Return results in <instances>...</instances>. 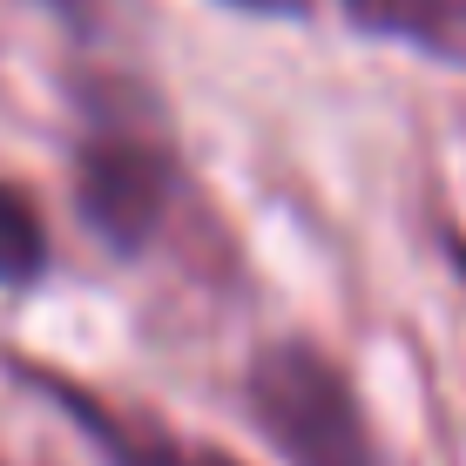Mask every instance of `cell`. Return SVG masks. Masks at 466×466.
Listing matches in <instances>:
<instances>
[{
  "mask_svg": "<svg viewBox=\"0 0 466 466\" xmlns=\"http://www.w3.org/2000/svg\"><path fill=\"white\" fill-rule=\"evenodd\" d=\"M250 420L291 466H385L372 420H365L339 359L304 339H278L250 359L244 379Z\"/></svg>",
  "mask_w": 466,
  "mask_h": 466,
  "instance_id": "obj_1",
  "label": "cell"
},
{
  "mask_svg": "<svg viewBox=\"0 0 466 466\" xmlns=\"http://www.w3.org/2000/svg\"><path fill=\"white\" fill-rule=\"evenodd\" d=\"M47 7H61V14H68V21H95V14H102L108 0H47Z\"/></svg>",
  "mask_w": 466,
  "mask_h": 466,
  "instance_id": "obj_6",
  "label": "cell"
},
{
  "mask_svg": "<svg viewBox=\"0 0 466 466\" xmlns=\"http://www.w3.org/2000/svg\"><path fill=\"white\" fill-rule=\"evenodd\" d=\"M237 7H257V14H291V7H304V0H237Z\"/></svg>",
  "mask_w": 466,
  "mask_h": 466,
  "instance_id": "obj_7",
  "label": "cell"
},
{
  "mask_svg": "<svg viewBox=\"0 0 466 466\" xmlns=\"http://www.w3.org/2000/svg\"><path fill=\"white\" fill-rule=\"evenodd\" d=\"M345 14L379 41L466 68V0H345Z\"/></svg>",
  "mask_w": 466,
  "mask_h": 466,
  "instance_id": "obj_4",
  "label": "cell"
},
{
  "mask_svg": "<svg viewBox=\"0 0 466 466\" xmlns=\"http://www.w3.org/2000/svg\"><path fill=\"white\" fill-rule=\"evenodd\" d=\"M47 270V223L27 189L0 176V284H35Z\"/></svg>",
  "mask_w": 466,
  "mask_h": 466,
  "instance_id": "obj_5",
  "label": "cell"
},
{
  "mask_svg": "<svg viewBox=\"0 0 466 466\" xmlns=\"http://www.w3.org/2000/svg\"><path fill=\"white\" fill-rule=\"evenodd\" d=\"M176 197V163L163 136L142 122H95L75 149V203H82L88 230L116 250H142L169 223Z\"/></svg>",
  "mask_w": 466,
  "mask_h": 466,
  "instance_id": "obj_2",
  "label": "cell"
},
{
  "mask_svg": "<svg viewBox=\"0 0 466 466\" xmlns=\"http://www.w3.org/2000/svg\"><path fill=\"white\" fill-rule=\"evenodd\" d=\"M21 379L35 385L55 412H68L75 432H88V446H95L108 466H237L230 453H217V446H203V440H176L163 420L116 406V399L95 392V385L61 379L55 365H21Z\"/></svg>",
  "mask_w": 466,
  "mask_h": 466,
  "instance_id": "obj_3",
  "label": "cell"
}]
</instances>
